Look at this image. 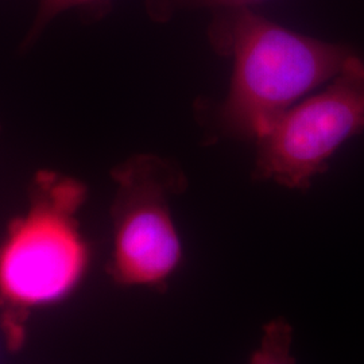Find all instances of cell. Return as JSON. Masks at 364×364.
Here are the masks:
<instances>
[{
	"label": "cell",
	"instance_id": "obj_1",
	"mask_svg": "<svg viewBox=\"0 0 364 364\" xmlns=\"http://www.w3.org/2000/svg\"><path fill=\"white\" fill-rule=\"evenodd\" d=\"M77 178L42 170L34 177L27 209L0 242V332L7 350L26 341L33 313L70 299L91 266V248L77 213L87 201Z\"/></svg>",
	"mask_w": 364,
	"mask_h": 364
},
{
	"label": "cell",
	"instance_id": "obj_2",
	"mask_svg": "<svg viewBox=\"0 0 364 364\" xmlns=\"http://www.w3.org/2000/svg\"><path fill=\"white\" fill-rule=\"evenodd\" d=\"M210 38L218 52L234 55L219 123L239 138H262L299 97L336 77L353 54L344 45L277 25L252 9L216 14Z\"/></svg>",
	"mask_w": 364,
	"mask_h": 364
},
{
	"label": "cell",
	"instance_id": "obj_3",
	"mask_svg": "<svg viewBox=\"0 0 364 364\" xmlns=\"http://www.w3.org/2000/svg\"><path fill=\"white\" fill-rule=\"evenodd\" d=\"M111 174L117 191L107 273L117 287L164 291L183 258L170 197L185 191L186 177L173 162L156 156L129 158Z\"/></svg>",
	"mask_w": 364,
	"mask_h": 364
},
{
	"label": "cell",
	"instance_id": "obj_4",
	"mask_svg": "<svg viewBox=\"0 0 364 364\" xmlns=\"http://www.w3.org/2000/svg\"><path fill=\"white\" fill-rule=\"evenodd\" d=\"M364 131V63L352 54L326 90L287 109L259 138L254 177L305 191Z\"/></svg>",
	"mask_w": 364,
	"mask_h": 364
},
{
	"label": "cell",
	"instance_id": "obj_5",
	"mask_svg": "<svg viewBox=\"0 0 364 364\" xmlns=\"http://www.w3.org/2000/svg\"><path fill=\"white\" fill-rule=\"evenodd\" d=\"M293 326L284 317L270 320L263 326L259 346L248 364H296L293 355Z\"/></svg>",
	"mask_w": 364,
	"mask_h": 364
},
{
	"label": "cell",
	"instance_id": "obj_6",
	"mask_svg": "<svg viewBox=\"0 0 364 364\" xmlns=\"http://www.w3.org/2000/svg\"><path fill=\"white\" fill-rule=\"evenodd\" d=\"M264 0H146L150 18L156 22H166L173 15L186 10L210 9L218 13L251 9Z\"/></svg>",
	"mask_w": 364,
	"mask_h": 364
},
{
	"label": "cell",
	"instance_id": "obj_7",
	"mask_svg": "<svg viewBox=\"0 0 364 364\" xmlns=\"http://www.w3.org/2000/svg\"><path fill=\"white\" fill-rule=\"evenodd\" d=\"M103 3H107V0H39L36 19L31 23L23 48L31 46L42 34V31L60 14L72 9H93Z\"/></svg>",
	"mask_w": 364,
	"mask_h": 364
}]
</instances>
